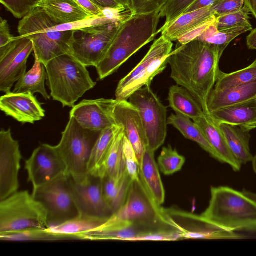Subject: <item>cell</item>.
<instances>
[{
  "instance_id": "obj_1",
  "label": "cell",
  "mask_w": 256,
  "mask_h": 256,
  "mask_svg": "<svg viewBox=\"0 0 256 256\" xmlns=\"http://www.w3.org/2000/svg\"><path fill=\"white\" fill-rule=\"evenodd\" d=\"M222 54L216 46L195 39L183 45L178 42L168 59L170 78L190 92L206 114H210L208 98L221 72Z\"/></svg>"
},
{
  "instance_id": "obj_2",
  "label": "cell",
  "mask_w": 256,
  "mask_h": 256,
  "mask_svg": "<svg viewBox=\"0 0 256 256\" xmlns=\"http://www.w3.org/2000/svg\"><path fill=\"white\" fill-rule=\"evenodd\" d=\"M160 10L130 15L121 22L105 56L96 66L100 80L116 72L133 54L158 34Z\"/></svg>"
},
{
  "instance_id": "obj_3",
  "label": "cell",
  "mask_w": 256,
  "mask_h": 256,
  "mask_svg": "<svg viewBox=\"0 0 256 256\" xmlns=\"http://www.w3.org/2000/svg\"><path fill=\"white\" fill-rule=\"evenodd\" d=\"M200 216L228 230L256 232V203L229 186L211 187L208 206Z\"/></svg>"
},
{
  "instance_id": "obj_4",
  "label": "cell",
  "mask_w": 256,
  "mask_h": 256,
  "mask_svg": "<svg viewBox=\"0 0 256 256\" xmlns=\"http://www.w3.org/2000/svg\"><path fill=\"white\" fill-rule=\"evenodd\" d=\"M56 24L40 7L22 18L18 24L19 36L32 40L34 55L44 66L55 58L72 54L76 30H53Z\"/></svg>"
},
{
  "instance_id": "obj_5",
  "label": "cell",
  "mask_w": 256,
  "mask_h": 256,
  "mask_svg": "<svg viewBox=\"0 0 256 256\" xmlns=\"http://www.w3.org/2000/svg\"><path fill=\"white\" fill-rule=\"evenodd\" d=\"M44 66L50 96L63 107H74L75 102L96 84L86 66L71 54L55 58Z\"/></svg>"
},
{
  "instance_id": "obj_6",
  "label": "cell",
  "mask_w": 256,
  "mask_h": 256,
  "mask_svg": "<svg viewBox=\"0 0 256 256\" xmlns=\"http://www.w3.org/2000/svg\"><path fill=\"white\" fill-rule=\"evenodd\" d=\"M100 132L83 128L70 116L56 148L66 165L67 174L75 182H80L87 178L90 158Z\"/></svg>"
},
{
  "instance_id": "obj_7",
  "label": "cell",
  "mask_w": 256,
  "mask_h": 256,
  "mask_svg": "<svg viewBox=\"0 0 256 256\" xmlns=\"http://www.w3.org/2000/svg\"><path fill=\"white\" fill-rule=\"evenodd\" d=\"M49 227L46 212L27 190L0 200V234Z\"/></svg>"
},
{
  "instance_id": "obj_8",
  "label": "cell",
  "mask_w": 256,
  "mask_h": 256,
  "mask_svg": "<svg viewBox=\"0 0 256 256\" xmlns=\"http://www.w3.org/2000/svg\"><path fill=\"white\" fill-rule=\"evenodd\" d=\"M172 46V42L164 36L156 40L138 64L120 80L116 100H128L138 90L150 86L153 79L166 68Z\"/></svg>"
},
{
  "instance_id": "obj_9",
  "label": "cell",
  "mask_w": 256,
  "mask_h": 256,
  "mask_svg": "<svg viewBox=\"0 0 256 256\" xmlns=\"http://www.w3.org/2000/svg\"><path fill=\"white\" fill-rule=\"evenodd\" d=\"M32 194L45 208L49 226L80 214L72 194L71 178L66 174L33 189Z\"/></svg>"
},
{
  "instance_id": "obj_10",
  "label": "cell",
  "mask_w": 256,
  "mask_h": 256,
  "mask_svg": "<svg viewBox=\"0 0 256 256\" xmlns=\"http://www.w3.org/2000/svg\"><path fill=\"white\" fill-rule=\"evenodd\" d=\"M146 86L134 92L129 102L138 109L144 130L146 148L155 152L164 142L167 134V108Z\"/></svg>"
},
{
  "instance_id": "obj_11",
  "label": "cell",
  "mask_w": 256,
  "mask_h": 256,
  "mask_svg": "<svg viewBox=\"0 0 256 256\" xmlns=\"http://www.w3.org/2000/svg\"><path fill=\"white\" fill-rule=\"evenodd\" d=\"M164 220L178 230L182 239L243 240L245 236L222 228L203 218L200 215L174 207L162 208Z\"/></svg>"
},
{
  "instance_id": "obj_12",
  "label": "cell",
  "mask_w": 256,
  "mask_h": 256,
  "mask_svg": "<svg viewBox=\"0 0 256 256\" xmlns=\"http://www.w3.org/2000/svg\"><path fill=\"white\" fill-rule=\"evenodd\" d=\"M164 221L162 208L139 179L132 180L124 204L101 226L124 222L156 224Z\"/></svg>"
},
{
  "instance_id": "obj_13",
  "label": "cell",
  "mask_w": 256,
  "mask_h": 256,
  "mask_svg": "<svg viewBox=\"0 0 256 256\" xmlns=\"http://www.w3.org/2000/svg\"><path fill=\"white\" fill-rule=\"evenodd\" d=\"M122 22L76 30L71 55L86 67H96L105 56Z\"/></svg>"
},
{
  "instance_id": "obj_14",
  "label": "cell",
  "mask_w": 256,
  "mask_h": 256,
  "mask_svg": "<svg viewBox=\"0 0 256 256\" xmlns=\"http://www.w3.org/2000/svg\"><path fill=\"white\" fill-rule=\"evenodd\" d=\"M25 169L33 189L68 174L66 165L56 146L46 144H40L34 150L25 162Z\"/></svg>"
},
{
  "instance_id": "obj_15",
  "label": "cell",
  "mask_w": 256,
  "mask_h": 256,
  "mask_svg": "<svg viewBox=\"0 0 256 256\" xmlns=\"http://www.w3.org/2000/svg\"><path fill=\"white\" fill-rule=\"evenodd\" d=\"M22 158L18 142L10 129L0 132V200L18 191V174Z\"/></svg>"
},
{
  "instance_id": "obj_16",
  "label": "cell",
  "mask_w": 256,
  "mask_h": 256,
  "mask_svg": "<svg viewBox=\"0 0 256 256\" xmlns=\"http://www.w3.org/2000/svg\"><path fill=\"white\" fill-rule=\"evenodd\" d=\"M71 182L80 214L106 219L112 215L104 196L101 176L89 174L84 181L76 182L71 178Z\"/></svg>"
},
{
  "instance_id": "obj_17",
  "label": "cell",
  "mask_w": 256,
  "mask_h": 256,
  "mask_svg": "<svg viewBox=\"0 0 256 256\" xmlns=\"http://www.w3.org/2000/svg\"><path fill=\"white\" fill-rule=\"evenodd\" d=\"M34 51L32 40L26 37H15L10 48L0 56V90L10 92L14 84L26 72L28 59Z\"/></svg>"
},
{
  "instance_id": "obj_18",
  "label": "cell",
  "mask_w": 256,
  "mask_h": 256,
  "mask_svg": "<svg viewBox=\"0 0 256 256\" xmlns=\"http://www.w3.org/2000/svg\"><path fill=\"white\" fill-rule=\"evenodd\" d=\"M110 116L115 124L122 126L136 153L140 165L146 146V140L140 112L128 100H112Z\"/></svg>"
},
{
  "instance_id": "obj_19",
  "label": "cell",
  "mask_w": 256,
  "mask_h": 256,
  "mask_svg": "<svg viewBox=\"0 0 256 256\" xmlns=\"http://www.w3.org/2000/svg\"><path fill=\"white\" fill-rule=\"evenodd\" d=\"M112 100H84L72 107L70 116L73 117L85 128L102 131L115 125L110 116Z\"/></svg>"
},
{
  "instance_id": "obj_20",
  "label": "cell",
  "mask_w": 256,
  "mask_h": 256,
  "mask_svg": "<svg viewBox=\"0 0 256 256\" xmlns=\"http://www.w3.org/2000/svg\"><path fill=\"white\" fill-rule=\"evenodd\" d=\"M0 109L22 124H34L45 116L44 110L30 92H10L0 98Z\"/></svg>"
},
{
  "instance_id": "obj_21",
  "label": "cell",
  "mask_w": 256,
  "mask_h": 256,
  "mask_svg": "<svg viewBox=\"0 0 256 256\" xmlns=\"http://www.w3.org/2000/svg\"><path fill=\"white\" fill-rule=\"evenodd\" d=\"M165 224L164 222L156 224L124 222L102 226L78 236L80 240L138 241L140 238L150 231Z\"/></svg>"
},
{
  "instance_id": "obj_22",
  "label": "cell",
  "mask_w": 256,
  "mask_h": 256,
  "mask_svg": "<svg viewBox=\"0 0 256 256\" xmlns=\"http://www.w3.org/2000/svg\"><path fill=\"white\" fill-rule=\"evenodd\" d=\"M193 121L200 128L214 150L217 160L228 164L234 171L239 172L242 165L230 152L218 122L210 114H204Z\"/></svg>"
},
{
  "instance_id": "obj_23",
  "label": "cell",
  "mask_w": 256,
  "mask_h": 256,
  "mask_svg": "<svg viewBox=\"0 0 256 256\" xmlns=\"http://www.w3.org/2000/svg\"><path fill=\"white\" fill-rule=\"evenodd\" d=\"M216 122L242 127L256 128V98L220 108L210 112Z\"/></svg>"
},
{
  "instance_id": "obj_24",
  "label": "cell",
  "mask_w": 256,
  "mask_h": 256,
  "mask_svg": "<svg viewBox=\"0 0 256 256\" xmlns=\"http://www.w3.org/2000/svg\"><path fill=\"white\" fill-rule=\"evenodd\" d=\"M140 179L154 200L159 206L164 204L165 191L154 159V152L146 148L140 165Z\"/></svg>"
},
{
  "instance_id": "obj_25",
  "label": "cell",
  "mask_w": 256,
  "mask_h": 256,
  "mask_svg": "<svg viewBox=\"0 0 256 256\" xmlns=\"http://www.w3.org/2000/svg\"><path fill=\"white\" fill-rule=\"evenodd\" d=\"M37 7L42 8L58 24L94 17L83 10L74 0H42Z\"/></svg>"
},
{
  "instance_id": "obj_26",
  "label": "cell",
  "mask_w": 256,
  "mask_h": 256,
  "mask_svg": "<svg viewBox=\"0 0 256 256\" xmlns=\"http://www.w3.org/2000/svg\"><path fill=\"white\" fill-rule=\"evenodd\" d=\"M214 16L210 10V7H206L186 12L171 22L164 24L158 30V33L161 32L162 36L172 42L177 41L185 34Z\"/></svg>"
},
{
  "instance_id": "obj_27",
  "label": "cell",
  "mask_w": 256,
  "mask_h": 256,
  "mask_svg": "<svg viewBox=\"0 0 256 256\" xmlns=\"http://www.w3.org/2000/svg\"><path fill=\"white\" fill-rule=\"evenodd\" d=\"M256 98V80L222 90L213 88L208 100L210 113L222 108Z\"/></svg>"
},
{
  "instance_id": "obj_28",
  "label": "cell",
  "mask_w": 256,
  "mask_h": 256,
  "mask_svg": "<svg viewBox=\"0 0 256 256\" xmlns=\"http://www.w3.org/2000/svg\"><path fill=\"white\" fill-rule=\"evenodd\" d=\"M217 122L235 158L242 165L251 162L253 156L250 148V130L236 126Z\"/></svg>"
},
{
  "instance_id": "obj_29",
  "label": "cell",
  "mask_w": 256,
  "mask_h": 256,
  "mask_svg": "<svg viewBox=\"0 0 256 256\" xmlns=\"http://www.w3.org/2000/svg\"><path fill=\"white\" fill-rule=\"evenodd\" d=\"M114 138L101 169L100 176L107 175L118 180L126 172L124 156V140L125 136L124 128L119 126Z\"/></svg>"
},
{
  "instance_id": "obj_30",
  "label": "cell",
  "mask_w": 256,
  "mask_h": 256,
  "mask_svg": "<svg viewBox=\"0 0 256 256\" xmlns=\"http://www.w3.org/2000/svg\"><path fill=\"white\" fill-rule=\"evenodd\" d=\"M168 100L169 106L176 114H182L192 120L206 114L190 92L178 84L170 87Z\"/></svg>"
},
{
  "instance_id": "obj_31",
  "label": "cell",
  "mask_w": 256,
  "mask_h": 256,
  "mask_svg": "<svg viewBox=\"0 0 256 256\" xmlns=\"http://www.w3.org/2000/svg\"><path fill=\"white\" fill-rule=\"evenodd\" d=\"M34 63L32 68L16 82L14 92H38L47 100L50 98L45 88L47 73L44 65L34 55Z\"/></svg>"
},
{
  "instance_id": "obj_32",
  "label": "cell",
  "mask_w": 256,
  "mask_h": 256,
  "mask_svg": "<svg viewBox=\"0 0 256 256\" xmlns=\"http://www.w3.org/2000/svg\"><path fill=\"white\" fill-rule=\"evenodd\" d=\"M108 219L80 214L60 224L50 226L47 230L51 233L74 237L96 229L102 226Z\"/></svg>"
},
{
  "instance_id": "obj_33",
  "label": "cell",
  "mask_w": 256,
  "mask_h": 256,
  "mask_svg": "<svg viewBox=\"0 0 256 256\" xmlns=\"http://www.w3.org/2000/svg\"><path fill=\"white\" fill-rule=\"evenodd\" d=\"M102 180L105 200L114 214L124 204L132 180L126 172L118 180L112 178L107 175L102 176Z\"/></svg>"
},
{
  "instance_id": "obj_34",
  "label": "cell",
  "mask_w": 256,
  "mask_h": 256,
  "mask_svg": "<svg viewBox=\"0 0 256 256\" xmlns=\"http://www.w3.org/2000/svg\"><path fill=\"white\" fill-rule=\"evenodd\" d=\"M168 124L176 128L184 138L199 144L212 157L217 160V156L202 130L190 118L180 114H172L168 118Z\"/></svg>"
},
{
  "instance_id": "obj_35",
  "label": "cell",
  "mask_w": 256,
  "mask_h": 256,
  "mask_svg": "<svg viewBox=\"0 0 256 256\" xmlns=\"http://www.w3.org/2000/svg\"><path fill=\"white\" fill-rule=\"evenodd\" d=\"M119 126L115 124L101 131L92 150L88 162L89 174L100 176L102 165Z\"/></svg>"
},
{
  "instance_id": "obj_36",
  "label": "cell",
  "mask_w": 256,
  "mask_h": 256,
  "mask_svg": "<svg viewBox=\"0 0 256 256\" xmlns=\"http://www.w3.org/2000/svg\"><path fill=\"white\" fill-rule=\"evenodd\" d=\"M252 30V26H250L220 30L216 26L215 21L196 39L214 46L223 52L229 44L235 38Z\"/></svg>"
},
{
  "instance_id": "obj_37",
  "label": "cell",
  "mask_w": 256,
  "mask_h": 256,
  "mask_svg": "<svg viewBox=\"0 0 256 256\" xmlns=\"http://www.w3.org/2000/svg\"><path fill=\"white\" fill-rule=\"evenodd\" d=\"M2 241L29 242L54 241L76 240L71 236L51 233L44 228H30L22 230L0 234Z\"/></svg>"
},
{
  "instance_id": "obj_38",
  "label": "cell",
  "mask_w": 256,
  "mask_h": 256,
  "mask_svg": "<svg viewBox=\"0 0 256 256\" xmlns=\"http://www.w3.org/2000/svg\"><path fill=\"white\" fill-rule=\"evenodd\" d=\"M256 80V60L240 70L226 74L221 71L214 89L222 90L246 84Z\"/></svg>"
},
{
  "instance_id": "obj_39",
  "label": "cell",
  "mask_w": 256,
  "mask_h": 256,
  "mask_svg": "<svg viewBox=\"0 0 256 256\" xmlns=\"http://www.w3.org/2000/svg\"><path fill=\"white\" fill-rule=\"evenodd\" d=\"M185 162V158L168 145L162 148L158 158V165L164 174L170 175L180 171Z\"/></svg>"
},
{
  "instance_id": "obj_40",
  "label": "cell",
  "mask_w": 256,
  "mask_h": 256,
  "mask_svg": "<svg viewBox=\"0 0 256 256\" xmlns=\"http://www.w3.org/2000/svg\"><path fill=\"white\" fill-rule=\"evenodd\" d=\"M250 10L244 4L238 11L216 17V24L220 30L252 26L249 20Z\"/></svg>"
},
{
  "instance_id": "obj_41",
  "label": "cell",
  "mask_w": 256,
  "mask_h": 256,
  "mask_svg": "<svg viewBox=\"0 0 256 256\" xmlns=\"http://www.w3.org/2000/svg\"><path fill=\"white\" fill-rule=\"evenodd\" d=\"M198 0H168L160 11V18H166L164 24L174 21Z\"/></svg>"
},
{
  "instance_id": "obj_42",
  "label": "cell",
  "mask_w": 256,
  "mask_h": 256,
  "mask_svg": "<svg viewBox=\"0 0 256 256\" xmlns=\"http://www.w3.org/2000/svg\"><path fill=\"white\" fill-rule=\"evenodd\" d=\"M42 0H0V2L15 18H22L36 8Z\"/></svg>"
},
{
  "instance_id": "obj_43",
  "label": "cell",
  "mask_w": 256,
  "mask_h": 256,
  "mask_svg": "<svg viewBox=\"0 0 256 256\" xmlns=\"http://www.w3.org/2000/svg\"><path fill=\"white\" fill-rule=\"evenodd\" d=\"M117 22L120 21H118L107 16H94L74 22L56 24L52 28V30L58 32L79 30L96 26Z\"/></svg>"
},
{
  "instance_id": "obj_44",
  "label": "cell",
  "mask_w": 256,
  "mask_h": 256,
  "mask_svg": "<svg viewBox=\"0 0 256 256\" xmlns=\"http://www.w3.org/2000/svg\"><path fill=\"white\" fill-rule=\"evenodd\" d=\"M124 156L126 170L132 180L140 179V164L131 144L124 136Z\"/></svg>"
},
{
  "instance_id": "obj_45",
  "label": "cell",
  "mask_w": 256,
  "mask_h": 256,
  "mask_svg": "<svg viewBox=\"0 0 256 256\" xmlns=\"http://www.w3.org/2000/svg\"><path fill=\"white\" fill-rule=\"evenodd\" d=\"M168 0H130L132 15L160 11Z\"/></svg>"
},
{
  "instance_id": "obj_46",
  "label": "cell",
  "mask_w": 256,
  "mask_h": 256,
  "mask_svg": "<svg viewBox=\"0 0 256 256\" xmlns=\"http://www.w3.org/2000/svg\"><path fill=\"white\" fill-rule=\"evenodd\" d=\"M246 0H220L210 10L216 17L236 12L241 10Z\"/></svg>"
},
{
  "instance_id": "obj_47",
  "label": "cell",
  "mask_w": 256,
  "mask_h": 256,
  "mask_svg": "<svg viewBox=\"0 0 256 256\" xmlns=\"http://www.w3.org/2000/svg\"><path fill=\"white\" fill-rule=\"evenodd\" d=\"M15 37L10 32L7 21L0 18V56H2L12 46Z\"/></svg>"
},
{
  "instance_id": "obj_48",
  "label": "cell",
  "mask_w": 256,
  "mask_h": 256,
  "mask_svg": "<svg viewBox=\"0 0 256 256\" xmlns=\"http://www.w3.org/2000/svg\"><path fill=\"white\" fill-rule=\"evenodd\" d=\"M216 20V17L214 16L211 18L200 24L197 27L185 34L178 40V42L182 45L185 44L200 36Z\"/></svg>"
},
{
  "instance_id": "obj_49",
  "label": "cell",
  "mask_w": 256,
  "mask_h": 256,
  "mask_svg": "<svg viewBox=\"0 0 256 256\" xmlns=\"http://www.w3.org/2000/svg\"><path fill=\"white\" fill-rule=\"evenodd\" d=\"M83 10L92 16L96 17L107 16L112 19L108 10H102L92 0H74ZM116 20V19H114ZM119 21V20H118Z\"/></svg>"
},
{
  "instance_id": "obj_50",
  "label": "cell",
  "mask_w": 256,
  "mask_h": 256,
  "mask_svg": "<svg viewBox=\"0 0 256 256\" xmlns=\"http://www.w3.org/2000/svg\"><path fill=\"white\" fill-rule=\"evenodd\" d=\"M102 10L108 9H119L126 10V8L116 0H92Z\"/></svg>"
},
{
  "instance_id": "obj_51",
  "label": "cell",
  "mask_w": 256,
  "mask_h": 256,
  "mask_svg": "<svg viewBox=\"0 0 256 256\" xmlns=\"http://www.w3.org/2000/svg\"><path fill=\"white\" fill-rule=\"evenodd\" d=\"M220 0H198L192 4L186 12H189L206 7H212L218 2Z\"/></svg>"
},
{
  "instance_id": "obj_52",
  "label": "cell",
  "mask_w": 256,
  "mask_h": 256,
  "mask_svg": "<svg viewBox=\"0 0 256 256\" xmlns=\"http://www.w3.org/2000/svg\"><path fill=\"white\" fill-rule=\"evenodd\" d=\"M246 44L249 49L256 50V28L252 30L246 37Z\"/></svg>"
},
{
  "instance_id": "obj_53",
  "label": "cell",
  "mask_w": 256,
  "mask_h": 256,
  "mask_svg": "<svg viewBox=\"0 0 256 256\" xmlns=\"http://www.w3.org/2000/svg\"><path fill=\"white\" fill-rule=\"evenodd\" d=\"M245 4L248 6L250 12L256 19V0H246Z\"/></svg>"
},
{
  "instance_id": "obj_54",
  "label": "cell",
  "mask_w": 256,
  "mask_h": 256,
  "mask_svg": "<svg viewBox=\"0 0 256 256\" xmlns=\"http://www.w3.org/2000/svg\"><path fill=\"white\" fill-rule=\"evenodd\" d=\"M242 192L248 198L256 203V193L244 189Z\"/></svg>"
},
{
  "instance_id": "obj_55",
  "label": "cell",
  "mask_w": 256,
  "mask_h": 256,
  "mask_svg": "<svg viewBox=\"0 0 256 256\" xmlns=\"http://www.w3.org/2000/svg\"><path fill=\"white\" fill-rule=\"evenodd\" d=\"M120 4L122 5L127 10H130V0H116Z\"/></svg>"
},
{
  "instance_id": "obj_56",
  "label": "cell",
  "mask_w": 256,
  "mask_h": 256,
  "mask_svg": "<svg viewBox=\"0 0 256 256\" xmlns=\"http://www.w3.org/2000/svg\"><path fill=\"white\" fill-rule=\"evenodd\" d=\"M251 162H252L253 170L256 174V154L254 156H253V158Z\"/></svg>"
}]
</instances>
